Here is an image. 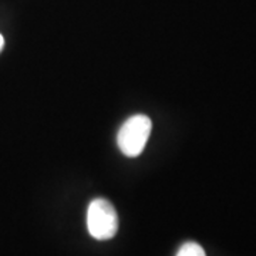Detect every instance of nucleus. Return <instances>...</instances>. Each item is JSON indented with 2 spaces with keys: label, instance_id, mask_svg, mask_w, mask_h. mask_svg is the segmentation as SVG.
Listing matches in <instances>:
<instances>
[{
  "label": "nucleus",
  "instance_id": "nucleus-3",
  "mask_svg": "<svg viewBox=\"0 0 256 256\" xmlns=\"http://www.w3.org/2000/svg\"><path fill=\"white\" fill-rule=\"evenodd\" d=\"M176 256H206L204 248L196 242H186L180 248Z\"/></svg>",
  "mask_w": 256,
  "mask_h": 256
},
{
  "label": "nucleus",
  "instance_id": "nucleus-1",
  "mask_svg": "<svg viewBox=\"0 0 256 256\" xmlns=\"http://www.w3.org/2000/svg\"><path fill=\"white\" fill-rule=\"evenodd\" d=\"M152 122L146 116H132L121 126L117 136L120 150L124 156H138L146 146L151 136Z\"/></svg>",
  "mask_w": 256,
  "mask_h": 256
},
{
  "label": "nucleus",
  "instance_id": "nucleus-2",
  "mask_svg": "<svg viewBox=\"0 0 256 256\" xmlns=\"http://www.w3.org/2000/svg\"><path fill=\"white\" fill-rule=\"evenodd\" d=\"M87 228L97 240H107L116 236L118 230V215L111 202L104 198L92 201L87 210Z\"/></svg>",
  "mask_w": 256,
  "mask_h": 256
},
{
  "label": "nucleus",
  "instance_id": "nucleus-4",
  "mask_svg": "<svg viewBox=\"0 0 256 256\" xmlns=\"http://www.w3.org/2000/svg\"><path fill=\"white\" fill-rule=\"evenodd\" d=\"M3 46H4V38H3V36L0 34V50L3 48Z\"/></svg>",
  "mask_w": 256,
  "mask_h": 256
}]
</instances>
